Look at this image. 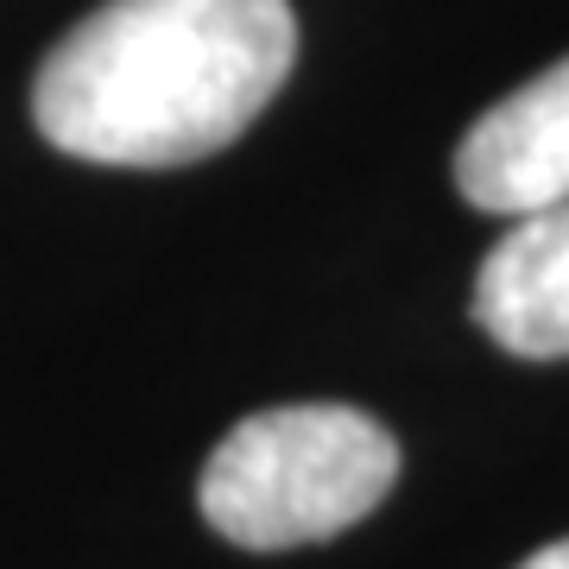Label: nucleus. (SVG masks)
Listing matches in <instances>:
<instances>
[{"label": "nucleus", "mask_w": 569, "mask_h": 569, "mask_svg": "<svg viewBox=\"0 0 569 569\" xmlns=\"http://www.w3.org/2000/svg\"><path fill=\"white\" fill-rule=\"evenodd\" d=\"M399 443L355 406H272L228 430L203 462V519L241 550L323 545L380 507Z\"/></svg>", "instance_id": "2"}, {"label": "nucleus", "mask_w": 569, "mask_h": 569, "mask_svg": "<svg viewBox=\"0 0 569 569\" xmlns=\"http://www.w3.org/2000/svg\"><path fill=\"white\" fill-rule=\"evenodd\" d=\"M291 58V0H102L44 51L32 121L89 164H190L266 114Z\"/></svg>", "instance_id": "1"}, {"label": "nucleus", "mask_w": 569, "mask_h": 569, "mask_svg": "<svg viewBox=\"0 0 569 569\" xmlns=\"http://www.w3.org/2000/svg\"><path fill=\"white\" fill-rule=\"evenodd\" d=\"M456 190L488 216L569 203V58L519 82L456 146Z\"/></svg>", "instance_id": "3"}, {"label": "nucleus", "mask_w": 569, "mask_h": 569, "mask_svg": "<svg viewBox=\"0 0 569 569\" xmlns=\"http://www.w3.org/2000/svg\"><path fill=\"white\" fill-rule=\"evenodd\" d=\"M475 323L519 361L569 355V203L526 209L475 272Z\"/></svg>", "instance_id": "4"}, {"label": "nucleus", "mask_w": 569, "mask_h": 569, "mask_svg": "<svg viewBox=\"0 0 569 569\" xmlns=\"http://www.w3.org/2000/svg\"><path fill=\"white\" fill-rule=\"evenodd\" d=\"M519 569H569V538H557V545H545V550H531Z\"/></svg>", "instance_id": "5"}]
</instances>
